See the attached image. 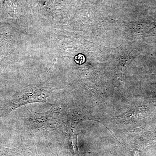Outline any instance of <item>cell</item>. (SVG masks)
<instances>
[{
	"label": "cell",
	"instance_id": "1",
	"mask_svg": "<svg viewBox=\"0 0 156 156\" xmlns=\"http://www.w3.org/2000/svg\"><path fill=\"white\" fill-rule=\"evenodd\" d=\"M77 134H73L71 136L69 140V145L71 149L74 154H79V151L77 145Z\"/></svg>",
	"mask_w": 156,
	"mask_h": 156
},
{
	"label": "cell",
	"instance_id": "2",
	"mask_svg": "<svg viewBox=\"0 0 156 156\" xmlns=\"http://www.w3.org/2000/svg\"><path fill=\"white\" fill-rule=\"evenodd\" d=\"M75 61L78 64H83L85 61V56L82 54H79L76 56L75 58Z\"/></svg>",
	"mask_w": 156,
	"mask_h": 156
}]
</instances>
